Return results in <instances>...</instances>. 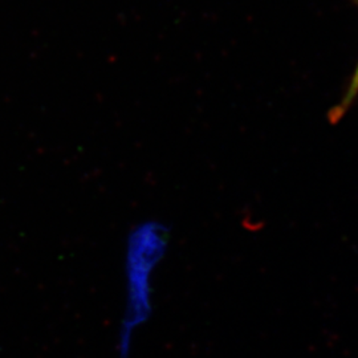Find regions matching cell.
Instances as JSON below:
<instances>
[{
    "instance_id": "6da1fadb",
    "label": "cell",
    "mask_w": 358,
    "mask_h": 358,
    "mask_svg": "<svg viewBox=\"0 0 358 358\" xmlns=\"http://www.w3.org/2000/svg\"><path fill=\"white\" fill-rule=\"evenodd\" d=\"M358 7V0H355ZM358 99V59L357 63L353 68L352 76L349 78L348 84H346L345 90L343 92V96L340 99V101L333 106L332 109L328 113V120L332 125H336L337 122H340L346 113L350 110V108L353 106V103H356Z\"/></svg>"
}]
</instances>
